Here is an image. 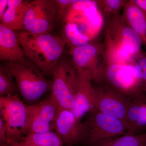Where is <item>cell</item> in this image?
<instances>
[{
  "label": "cell",
  "instance_id": "7c38bea8",
  "mask_svg": "<svg viewBox=\"0 0 146 146\" xmlns=\"http://www.w3.org/2000/svg\"><path fill=\"white\" fill-rule=\"evenodd\" d=\"M54 130L64 145L74 146L86 142V124L78 119L70 110L59 107Z\"/></svg>",
  "mask_w": 146,
  "mask_h": 146
},
{
  "label": "cell",
  "instance_id": "7a4b0ae2",
  "mask_svg": "<svg viewBox=\"0 0 146 146\" xmlns=\"http://www.w3.org/2000/svg\"><path fill=\"white\" fill-rule=\"evenodd\" d=\"M18 34L25 56L44 74L51 75L64 52L66 44L63 39L50 33L33 35L21 31Z\"/></svg>",
  "mask_w": 146,
  "mask_h": 146
},
{
  "label": "cell",
  "instance_id": "8fae6325",
  "mask_svg": "<svg viewBox=\"0 0 146 146\" xmlns=\"http://www.w3.org/2000/svg\"><path fill=\"white\" fill-rule=\"evenodd\" d=\"M69 54L76 69L89 71L92 80L97 83L104 63V44L90 42L70 48Z\"/></svg>",
  "mask_w": 146,
  "mask_h": 146
},
{
  "label": "cell",
  "instance_id": "484cf974",
  "mask_svg": "<svg viewBox=\"0 0 146 146\" xmlns=\"http://www.w3.org/2000/svg\"><path fill=\"white\" fill-rule=\"evenodd\" d=\"M0 146H7V133L2 119L0 118Z\"/></svg>",
  "mask_w": 146,
  "mask_h": 146
},
{
  "label": "cell",
  "instance_id": "8992f818",
  "mask_svg": "<svg viewBox=\"0 0 146 146\" xmlns=\"http://www.w3.org/2000/svg\"><path fill=\"white\" fill-rule=\"evenodd\" d=\"M0 118L7 133V146L27 134V105L19 96L0 97Z\"/></svg>",
  "mask_w": 146,
  "mask_h": 146
},
{
  "label": "cell",
  "instance_id": "3957f363",
  "mask_svg": "<svg viewBox=\"0 0 146 146\" xmlns=\"http://www.w3.org/2000/svg\"><path fill=\"white\" fill-rule=\"evenodd\" d=\"M18 85L20 95L28 105L40 101L51 91V81L47 80L44 74L30 60L22 62H5Z\"/></svg>",
  "mask_w": 146,
  "mask_h": 146
},
{
  "label": "cell",
  "instance_id": "6da1fadb",
  "mask_svg": "<svg viewBox=\"0 0 146 146\" xmlns=\"http://www.w3.org/2000/svg\"><path fill=\"white\" fill-rule=\"evenodd\" d=\"M104 37V63L131 64L141 52V36L128 25L121 15L106 19Z\"/></svg>",
  "mask_w": 146,
  "mask_h": 146
},
{
  "label": "cell",
  "instance_id": "603a6c76",
  "mask_svg": "<svg viewBox=\"0 0 146 146\" xmlns=\"http://www.w3.org/2000/svg\"><path fill=\"white\" fill-rule=\"evenodd\" d=\"M146 143V132L134 135L127 133L103 146H144Z\"/></svg>",
  "mask_w": 146,
  "mask_h": 146
},
{
  "label": "cell",
  "instance_id": "ffe728a7",
  "mask_svg": "<svg viewBox=\"0 0 146 146\" xmlns=\"http://www.w3.org/2000/svg\"><path fill=\"white\" fill-rule=\"evenodd\" d=\"M21 140L33 146H63L64 143L53 131L42 133H28Z\"/></svg>",
  "mask_w": 146,
  "mask_h": 146
},
{
  "label": "cell",
  "instance_id": "f1b7e54d",
  "mask_svg": "<svg viewBox=\"0 0 146 146\" xmlns=\"http://www.w3.org/2000/svg\"><path fill=\"white\" fill-rule=\"evenodd\" d=\"M8 146H33L29 145V144L25 143L22 140H20L16 142H13L10 144Z\"/></svg>",
  "mask_w": 146,
  "mask_h": 146
},
{
  "label": "cell",
  "instance_id": "7402d4cb",
  "mask_svg": "<svg viewBox=\"0 0 146 146\" xmlns=\"http://www.w3.org/2000/svg\"><path fill=\"white\" fill-rule=\"evenodd\" d=\"M139 91L146 92V52L141 51L133 63Z\"/></svg>",
  "mask_w": 146,
  "mask_h": 146
},
{
  "label": "cell",
  "instance_id": "e0dca14e",
  "mask_svg": "<svg viewBox=\"0 0 146 146\" xmlns=\"http://www.w3.org/2000/svg\"><path fill=\"white\" fill-rule=\"evenodd\" d=\"M30 3L24 0H8L7 9L0 20L1 25L15 31L23 29L25 15Z\"/></svg>",
  "mask_w": 146,
  "mask_h": 146
},
{
  "label": "cell",
  "instance_id": "9c48e42d",
  "mask_svg": "<svg viewBox=\"0 0 146 146\" xmlns=\"http://www.w3.org/2000/svg\"><path fill=\"white\" fill-rule=\"evenodd\" d=\"M56 16L54 1L36 0L31 2L24 18L23 31L33 35L50 33L53 29Z\"/></svg>",
  "mask_w": 146,
  "mask_h": 146
},
{
  "label": "cell",
  "instance_id": "4fadbf2b",
  "mask_svg": "<svg viewBox=\"0 0 146 146\" xmlns=\"http://www.w3.org/2000/svg\"><path fill=\"white\" fill-rule=\"evenodd\" d=\"M94 87L96 94L95 109L121 120L126 125L129 98L104 84H98Z\"/></svg>",
  "mask_w": 146,
  "mask_h": 146
},
{
  "label": "cell",
  "instance_id": "5bb4252c",
  "mask_svg": "<svg viewBox=\"0 0 146 146\" xmlns=\"http://www.w3.org/2000/svg\"><path fill=\"white\" fill-rule=\"evenodd\" d=\"M77 70L75 104L72 111L78 119L81 120L95 109L96 94L91 72L84 70Z\"/></svg>",
  "mask_w": 146,
  "mask_h": 146
},
{
  "label": "cell",
  "instance_id": "d4e9b609",
  "mask_svg": "<svg viewBox=\"0 0 146 146\" xmlns=\"http://www.w3.org/2000/svg\"><path fill=\"white\" fill-rule=\"evenodd\" d=\"M76 0H56L54 1L56 11V16L59 19L63 18L65 11L68 7Z\"/></svg>",
  "mask_w": 146,
  "mask_h": 146
},
{
  "label": "cell",
  "instance_id": "2e32d148",
  "mask_svg": "<svg viewBox=\"0 0 146 146\" xmlns=\"http://www.w3.org/2000/svg\"><path fill=\"white\" fill-rule=\"evenodd\" d=\"M25 53L16 31L0 24V60L6 62H22Z\"/></svg>",
  "mask_w": 146,
  "mask_h": 146
},
{
  "label": "cell",
  "instance_id": "cb8c5ba5",
  "mask_svg": "<svg viewBox=\"0 0 146 146\" xmlns=\"http://www.w3.org/2000/svg\"><path fill=\"white\" fill-rule=\"evenodd\" d=\"M128 1L125 0H100L97 1L99 7L104 18L118 14L123 8Z\"/></svg>",
  "mask_w": 146,
  "mask_h": 146
},
{
  "label": "cell",
  "instance_id": "83f0119b",
  "mask_svg": "<svg viewBox=\"0 0 146 146\" xmlns=\"http://www.w3.org/2000/svg\"><path fill=\"white\" fill-rule=\"evenodd\" d=\"M133 1L146 13V0H133Z\"/></svg>",
  "mask_w": 146,
  "mask_h": 146
},
{
  "label": "cell",
  "instance_id": "4dcf8cb0",
  "mask_svg": "<svg viewBox=\"0 0 146 146\" xmlns=\"http://www.w3.org/2000/svg\"><path fill=\"white\" fill-rule=\"evenodd\" d=\"M146 146V143L145 144V146Z\"/></svg>",
  "mask_w": 146,
  "mask_h": 146
},
{
  "label": "cell",
  "instance_id": "ac0fdd59",
  "mask_svg": "<svg viewBox=\"0 0 146 146\" xmlns=\"http://www.w3.org/2000/svg\"><path fill=\"white\" fill-rule=\"evenodd\" d=\"M122 17L128 25L142 38L143 44L146 43V13L138 7L133 0L128 1L123 8Z\"/></svg>",
  "mask_w": 146,
  "mask_h": 146
},
{
  "label": "cell",
  "instance_id": "d6986e66",
  "mask_svg": "<svg viewBox=\"0 0 146 146\" xmlns=\"http://www.w3.org/2000/svg\"><path fill=\"white\" fill-rule=\"evenodd\" d=\"M61 34V38L70 48L86 45L91 40L89 36L80 31L74 23H65L62 28Z\"/></svg>",
  "mask_w": 146,
  "mask_h": 146
},
{
  "label": "cell",
  "instance_id": "4316f807",
  "mask_svg": "<svg viewBox=\"0 0 146 146\" xmlns=\"http://www.w3.org/2000/svg\"><path fill=\"white\" fill-rule=\"evenodd\" d=\"M8 5V0H0V20L5 13Z\"/></svg>",
  "mask_w": 146,
  "mask_h": 146
},
{
  "label": "cell",
  "instance_id": "9a60e30c",
  "mask_svg": "<svg viewBox=\"0 0 146 146\" xmlns=\"http://www.w3.org/2000/svg\"><path fill=\"white\" fill-rule=\"evenodd\" d=\"M125 124L128 133L134 135L146 132V92L140 91L131 97Z\"/></svg>",
  "mask_w": 146,
  "mask_h": 146
},
{
  "label": "cell",
  "instance_id": "5b68a950",
  "mask_svg": "<svg viewBox=\"0 0 146 146\" xmlns=\"http://www.w3.org/2000/svg\"><path fill=\"white\" fill-rule=\"evenodd\" d=\"M51 75V94L60 107L72 110L75 104L77 70L71 58L62 56L53 69Z\"/></svg>",
  "mask_w": 146,
  "mask_h": 146
},
{
  "label": "cell",
  "instance_id": "277c9868",
  "mask_svg": "<svg viewBox=\"0 0 146 146\" xmlns=\"http://www.w3.org/2000/svg\"><path fill=\"white\" fill-rule=\"evenodd\" d=\"M85 123L88 146H103L128 133L121 120L95 109L89 112Z\"/></svg>",
  "mask_w": 146,
  "mask_h": 146
},
{
  "label": "cell",
  "instance_id": "52a82bcc",
  "mask_svg": "<svg viewBox=\"0 0 146 146\" xmlns=\"http://www.w3.org/2000/svg\"><path fill=\"white\" fill-rule=\"evenodd\" d=\"M62 19L65 23L76 24L80 31L91 40L98 35L105 24L97 1L76 0L68 7Z\"/></svg>",
  "mask_w": 146,
  "mask_h": 146
},
{
  "label": "cell",
  "instance_id": "30bf717a",
  "mask_svg": "<svg viewBox=\"0 0 146 146\" xmlns=\"http://www.w3.org/2000/svg\"><path fill=\"white\" fill-rule=\"evenodd\" d=\"M59 107L51 94L36 103L27 105L28 133H42L54 130Z\"/></svg>",
  "mask_w": 146,
  "mask_h": 146
},
{
  "label": "cell",
  "instance_id": "ba28073f",
  "mask_svg": "<svg viewBox=\"0 0 146 146\" xmlns=\"http://www.w3.org/2000/svg\"><path fill=\"white\" fill-rule=\"evenodd\" d=\"M97 84H104L127 98L139 92L133 64L104 63Z\"/></svg>",
  "mask_w": 146,
  "mask_h": 146
},
{
  "label": "cell",
  "instance_id": "1f68e13d",
  "mask_svg": "<svg viewBox=\"0 0 146 146\" xmlns=\"http://www.w3.org/2000/svg\"></svg>",
  "mask_w": 146,
  "mask_h": 146
},
{
  "label": "cell",
  "instance_id": "f546056e",
  "mask_svg": "<svg viewBox=\"0 0 146 146\" xmlns=\"http://www.w3.org/2000/svg\"><path fill=\"white\" fill-rule=\"evenodd\" d=\"M66 146H70V145H66Z\"/></svg>",
  "mask_w": 146,
  "mask_h": 146
},
{
  "label": "cell",
  "instance_id": "44dd1931",
  "mask_svg": "<svg viewBox=\"0 0 146 146\" xmlns=\"http://www.w3.org/2000/svg\"><path fill=\"white\" fill-rule=\"evenodd\" d=\"M20 91L14 77L5 65H0V96H19Z\"/></svg>",
  "mask_w": 146,
  "mask_h": 146
}]
</instances>
